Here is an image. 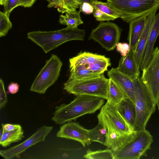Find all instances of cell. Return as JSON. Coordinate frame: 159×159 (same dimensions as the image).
<instances>
[{
  "mask_svg": "<svg viewBox=\"0 0 159 159\" xmlns=\"http://www.w3.org/2000/svg\"><path fill=\"white\" fill-rule=\"evenodd\" d=\"M105 99L97 97L78 95L70 103L55 107L52 120L61 125L87 114L94 113L104 105Z\"/></svg>",
  "mask_w": 159,
  "mask_h": 159,
  "instance_id": "cell-1",
  "label": "cell"
},
{
  "mask_svg": "<svg viewBox=\"0 0 159 159\" xmlns=\"http://www.w3.org/2000/svg\"><path fill=\"white\" fill-rule=\"evenodd\" d=\"M85 33L84 30L67 27L53 31H33L28 32L27 35L28 39L40 47L47 53L66 42L84 40Z\"/></svg>",
  "mask_w": 159,
  "mask_h": 159,
  "instance_id": "cell-2",
  "label": "cell"
},
{
  "mask_svg": "<svg viewBox=\"0 0 159 159\" xmlns=\"http://www.w3.org/2000/svg\"><path fill=\"white\" fill-rule=\"evenodd\" d=\"M135 90V105L136 117L134 130L145 129L152 115L155 112L156 103L141 77L133 80Z\"/></svg>",
  "mask_w": 159,
  "mask_h": 159,
  "instance_id": "cell-3",
  "label": "cell"
},
{
  "mask_svg": "<svg viewBox=\"0 0 159 159\" xmlns=\"http://www.w3.org/2000/svg\"><path fill=\"white\" fill-rule=\"evenodd\" d=\"M109 79L103 74L83 80L68 79L64 84V89L74 95H87L108 99Z\"/></svg>",
  "mask_w": 159,
  "mask_h": 159,
  "instance_id": "cell-4",
  "label": "cell"
},
{
  "mask_svg": "<svg viewBox=\"0 0 159 159\" xmlns=\"http://www.w3.org/2000/svg\"><path fill=\"white\" fill-rule=\"evenodd\" d=\"M107 2L120 12L124 21L129 23L141 16L148 15L159 8V0H107Z\"/></svg>",
  "mask_w": 159,
  "mask_h": 159,
  "instance_id": "cell-5",
  "label": "cell"
},
{
  "mask_svg": "<svg viewBox=\"0 0 159 159\" xmlns=\"http://www.w3.org/2000/svg\"><path fill=\"white\" fill-rule=\"evenodd\" d=\"M153 137L145 129L134 130L130 140L123 148L113 152L115 159H139L147 156V152L151 149Z\"/></svg>",
  "mask_w": 159,
  "mask_h": 159,
  "instance_id": "cell-6",
  "label": "cell"
},
{
  "mask_svg": "<svg viewBox=\"0 0 159 159\" xmlns=\"http://www.w3.org/2000/svg\"><path fill=\"white\" fill-rule=\"evenodd\" d=\"M62 65V62L57 55L51 54L32 83L30 90L40 94L45 93L58 79Z\"/></svg>",
  "mask_w": 159,
  "mask_h": 159,
  "instance_id": "cell-7",
  "label": "cell"
},
{
  "mask_svg": "<svg viewBox=\"0 0 159 159\" xmlns=\"http://www.w3.org/2000/svg\"><path fill=\"white\" fill-rule=\"evenodd\" d=\"M122 29L115 23L101 21L91 32L88 39H93L108 51L114 50L119 42Z\"/></svg>",
  "mask_w": 159,
  "mask_h": 159,
  "instance_id": "cell-8",
  "label": "cell"
},
{
  "mask_svg": "<svg viewBox=\"0 0 159 159\" xmlns=\"http://www.w3.org/2000/svg\"><path fill=\"white\" fill-rule=\"evenodd\" d=\"M70 68H80L100 75L111 65L110 59L104 56L84 52L69 60Z\"/></svg>",
  "mask_w": 159,
  "mask_h": 159,
  "instance_id": "cell-9",
  "label": "cell"
},
{
  "mask_svg": "<svg viewBox=\"0 0 159 159\" xmlns=\"http://www.w3.org/2000/svg\"><path fill=\"white\" fill-rule=\"evenodd\" d=\"M97 117L98 121L104 125L122 133L128 134L134 131L119 113L116 106L113 105L108 100L102 106Z\"/></svg>",
  "mask_w": 159,
  "mask_h": 159,
  "instance_id": "cell-10",
  "label": "cell"
},
{
  "mask_svg": "<svg viewBox=\"0 0 159 159\" xmlns=\"http://www.w3.org/2000/svg\"><path fill=\"white\" fill-rule=\"evenodd\" d=\"M141 79L150 92L157 103L159 97V48L154 50L152 58L143 70Z\"/></svg>",
  "mask_w": 159,
  "mask_h": 159,
  "instance_id": "cell-11",
  "label": "cell"
},
{
  "mask_svg": "<svg viewBox=\"0 0 159 159\" xmlns=\"http://www.w3.org/2000/svg\"><path fill=\"white\" fill-rule=\"evenodd\" d=\"M52 126L45 125L39 128L29 138L21 143L7 149L1 150L0 154L5 159H11L18 156L32 146L44 141L48 134L52 130Z\"/></svg>",
  "mask_w": 159,
  "mask_h": 159,
  "instance_id": "cell-12",
  "label": "cell"
},
{
  "mask_svg": "<svg viewBox=\"0 0 159 159\" xmlns=\"http://www.w3.org/2000/svg\"><path fill=\"white\" fill-rule=\"evenodd\" d=\"M88 131L78 122L70 121L60 126L56 136L57 137L77 141L85 147L89 146L92 142L88 138Z\"/></svg>",
  "mask_w": 159,
  "mask_h": 159,
  "instance_id": "cell-13",
  "label": "cell"
},
{
  "mask_svg": "<svg viewBox=\"0 0 159 159\" xmlns=\"http://www.w3.org/2000/svg\"><path fill=\"white\" fill-rule=\"evenodd\" d=\"M159 34V12L155 15L149 36L139 66L140 70H143L150 61L154 51V45Z\"/></svg>",
  "mask_w": 159,
  "mask_h": 159,
  "instance_id": "cell-14",
  "label": "cell"
},
{
  "mask_svg": "<svg viewBox=\"0 0 159 159\" xmlns=\"http://www.w3.org/2000/svg\"><path fill=\"white\" fill-rule=\"evenodd\" d=\"M109 78L112 79L122 90L127 98L135 103V90L133 80L120 72L116 68H112L107 73Z\"/></svg>",
  "mask_w": 159,
  "mask_h": 159,
  "instance_id": "cell-15",
  "label": "cell"
},
{
  "mask_svg": "<svg viewBox=\"0 0 159 159\" xmlns=\"http://www.w3.org/2000/svg\"><path fill=\"white\" fill-rule=\"evenodd\" d=\"M91 4L94 8L93 16L98 21L114 20L120 18L121 14L112 7L107 2H103L95 0L92 1Z\"/></svg>",
  "mask_w": 159,
  "mask_h": 159,
  "instance_id": "cell-16",
  "label": "cell"
},
{
  "mask_svg": "<svg viewBox=\"0 0 159 159\" xmlns=\"http://www.w3.org/2000/svg\"><path fill=\"white\" fill-rule=\"evenodd\" d=\"M118 70L122 74L134 80L139 77L140 69L134 56V51H130L125 57L120 59Z\"/></svg>",
  "mask_w": 159,
  "mask_h": 159,
  "instance_id": "cell-17",
  "label": "cell"
},
{
  "mask_svg": "<svg viewBox=\"0 0 159 159\" xmlns=\"http://www.w3.org/2000/svg\"><path fill=\"white\" fill-rule=\"evenodd\" d=\"M104 125L107 129V133L106 146L113 152L123 148L133 136L134 131L129 134H124L110 127Z\"/></svg>",
  "mask_w": 159,
  "mask_h": 159,
  "instance_id": "cell-18",
  "label": "cell"
},
{
  "mask_svg": "<svg viewBox=\"0 0 159 159\" xmlns=\"http://www.w3.org/2000/svg\"><path fill=\"white\" fill-rule=\"evenodd\" d=\"M157 10H155L148 15L143 31L134 51V56L139 67L149 36L154 18Z\"/></svg>",
  "mask_w": 159,
  "mask_h": 159,
  "instance_id": "cell-19",
  "label": "cell"
},
{
  "mask_svg": "<svg viewBox=\"0 0 159 159\" xmlns=\"http://www.w3.org/2000/svg\"><path fill=\"white\" fill-rule=\"evenodd\" d=\"M148 15L137 18L129 23V29L127 39L130 50L134 51L143 31Z\"/></svg>",
  "mask_w": 159,
  "mask_h": 159,
  "instance_id": "cell-20",
  "label": "cell"
},
{
  "mask_svg": "<svg viewBox=\"0 0 159 159\" xmlns=\"http://www.w3.org/2000/svg\"><path fill=\"white\" fill-rule=\"evenodd\" d=\"M116 107L119 113L134 130L136 117L134 102L129 98H126L116 106Z\"/></svg>",
  "mask_w": 159,
  "mask_h": 159,
  "instance_id": "cell-21",
  "label": "cell"
},
{
  "mask_svg": "<svg viewBox=\"0 0 159 159\" xmlns=\"http://www.w3.org/2000/svg\"><path fill=\"white\" fill-rule=\"evenodd\" d=\"M88 137L91 142H96L106 146L107 141V129L104 125L98 121L93 128L88 129Z\"/></svg>",
  "mask_w": 159,
  "mask_h": 159,
  "instance_id": "cell-22",
  "label": "cell"
},
{
  "mask_svg": "<svg viewBox=\"0 0 159 159\" xmlns=\"http://www.w3.org/2000/svg\"><path fill=\"white\" fill-rule=\"evenodd\" d=\"M81 11H68L65 15L61 14L59 18L60 24L65 25L67 27L75 29L84 23L80 16Z\"/></svg>",
  "mask_w": 159,
  "mask_h": 159,
  "instance_id": "cell-23",
  "label": "cell"
},
{
  "mask_svg": "<svg viewBox=\"0 0 159 159\" xmlns=\"http://www.w3.org/2000/svg\"><path fill=\"white\" fill-rule=\"evenodd\" d=\"M24 134L21 126L12 130L3 132L0 137V144L6 148L12 143L21 140L24 137Z\"/></svg>",
  "mask_w": 159,
  "mask_h": 159,
  "instance_id": "cell-24",
  "label": "cell"
},
{
  "mask_svg": "<svg viewBox=\"0 0 159 159\" xmlns=\"http://www.w3.org/2000/svg\"><path fill=\"white\" fill-rule=\"evenodd\" d=\"M108 97L107 100L115 106L124 98H127L120 88L111 78H109Z\"/></svg>",
  "mask_w": 159,
  "mask_h": 159,
  "instance_id": "cell-25",
  "label": "cell"
},
{
  "mask_svg": "<svg viewBox=\"0 0 159 159\" xmlns=\"http://www.w3.org/2000/svg\"><path fill=\"white\" fill-rule=\"evenodd\" d=\"M84 158L89 159H115L113 152L109 148L95 151L89 149L86 151Z\"/></svg>",
  "mask_w": 159,
  "mask_h": 159,
  "instance_id": "cell-26",
  "label": "cell"
},
{
  "mask_svg": "<svg viewBox=\"0 0 159 159\" xmlns=\"http://www.w3.org/2000/svg\"><path fill=\"white\" fill-rule=\"evenodd\" d=\"M9 16L7 14L0 12V37L5 36L12 26L9 19Z\"/></svg>",
  "mask_w": 159,
  "mask_h": 159,
  "instance_id": "cell-27",
  "label": "cell"
},
{
  "mask_svg": "<svg viewBox=\"0 0 159 159\" xmlns=\"http://www.w3.org/2000/svg\"><path fill=\"white\" fill-rule=\"evenodd\" d=\"M62 14L68 11H76L79 7L77 0H62Z\"/></svg>",
  "mask_w": 159,
  "mask_h": 159,
  "instance_id": "cell-28",
  "label": "cell"
},
{
  "mask_svg": "<svg viewBox=\"0 0 159 159\" xmlns=\"http://www.w3.org/2000/svg\"><path fill=\"white\" fill-rule=\"evenodd\" d=\"M20 0H6L4 5L3 12L9 16L13 10L19 6Z\"/></svg>",
  "mask_w": 159,
  "mask_h": 159,
  "instance_id": "cell-29",
  "label": "cell"
},
{
  "mask_svg": "<svg viewBox=\"0 0 159 159\" xmlns=\"http://www.w3.org/2000/svg\"><path fill=\"white\" fill-rule=\"evenodd\" d=\"M7 102L4 85L2 80L0 79V108L4 107Z\"/></svg>",
  "mask_w": 159,
  "mask_h": 159,
  "instance_id": "cell-30",
  "label": "cell"
},
{
  "mask_svg": "<svg viewBox=\"0 0 159 159\" xmlns=\"http://www.w3.org/2000/svg\"><path fill=\"white\" fill-rule=\"evenodd\" d=\"M116 49L122 57L127 55L130 50L129 44L127 43H118L116 45Z\"/></svg>",
  "mask_w": 159,
  "mask_h": 159,
  "instance_id": "cell-31",
  "label": "cell"
},
{
  "mask_svg": "<svg viewBox=\"0 0 159 159\" xmlns=\"http://www.w3.org/2000/svg\"><path fill=\"white\" fill-rule=\"evenodd\" d=\"M46 0L48 2L47 6L48 7H54L57 8L59 12L62 13L63 7L62 0Z\"/></svg>",
  "mask_w": 159,
  "mask_h": 159,
  "instance_id": "cell-32",
  "label": "cell"
},
{
  "mask_svg": "<svg viewBox=\"0 0 159 159\" xmlns=\"http://www.w3.org/2000/svg\"><path fill=\"white\" fill-rule=\"evenodd\" d=\"M81 11L85 14L89 15L93 13L94 8L90 3L84 2L79 6Z\"/></svg>",
  "mask_w": 159,
  "mask_h": 159,
  "instance_id": "cell-33",
  "label": "cell"
},
{
  "mask_svg": "<svg viewBox=\"0 0 159 159\" xmlns=\"http://www.w3.org/2000/svg\"><path fill=\"white\" fill-rule=\"evenodd\" d=\"M3 132H6L14 130L21 125L19 124H2L1 125Z\"/></svg>",
  "mask_w": 159,
  "mask_h": 159,
  "instance_id": "cell-34",
  "label": "cell"
},
{
  "mask_svg": "<svg viewBox=\"0 0 159 159\" xmlns=\"http://www.w3.org/2000/svg\"><path fill=\"white\" fill-rule=\"evenodd\" d=\"M7 89L9 93L14 94L18 92L19 89V85L17 83L11 82L8 85Z\"/></svg>",
  "mask_w": 159,
  "mask_h": 159,
  "instance_id": "cell-35",
  "label": "cell"
},
{
  "mask_svg": "<svg viewBox=\"0 0 159 159\" xmlns=\"http://www.w3.org/2000/svg\"><path fill=\"white\" fill-rule=\"evenodd\" d=\"M36 0H20L19 6L30 7L32 6Z\"/></svg>",
  "mask_w": 159,
  "mask_h": 159,
  "instance_id": "cell-36",
  "label": "cell"
},
{
  "mask_svg": "<svg viewBox=\"0 0 159 159\" xmlns=\"http://www.w3.org/2000/svg\"><path fill=\"white\" fill-rule=\"evenodd\" d=\"M79 6L84 2H88L90 3L93 0H77Z\"/></svg>",
  "mask_w": 159,
  "mask_h": 159,
  "instance_id": "cell-37",
  "label": "cell"
},
{
  "mask_svg": "<svg viewBox=\"0 0 159 159\" xmlns=\"http://www.w3.org/2000/svg\"><path fill=\"white\" fill-rule=\"evenodd\" d=\"M6 0H0V4L1 5L4 6L5 4Z\"/></svg>",
  "mask_w": 159,
  "mask_h": 159,
  "instance_id": "cell-38",
  "label": "cell"
},
{
  "mask_svg": "<svg viewBox=\"0 0 159 159\" xmlns=\"http://www.w3.org/2000/svg\"><path fill=\"white\" fill-rule=\"evenodd\" d=\"M157 106L158 111L159 112V98H158V100H157Z\"/></svg>",
  "mask_w": 159,
  "mask_h": 159,
  "instance_id": "cell-39",
  "label": "cell"
},
{
  "mask_svg": "<svg viewBox=\"0 0 159 159\" xmlns=\"http://www.w3.org/2000/svg\"><path fill=\"white\" fill-rule=\"evenodd\" d=\"M94 0H93V1H94Z\"/></svg>",
  "mask_w": 159,
  "mask_h": 159,
  "instance_id": "cell-40",
  "label": "cell"
}]
</instances>
